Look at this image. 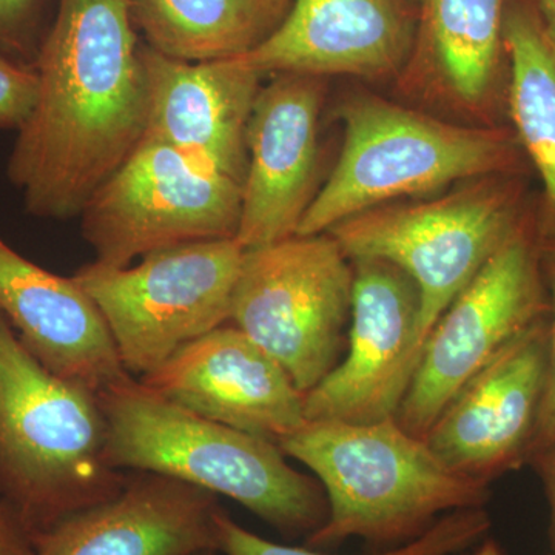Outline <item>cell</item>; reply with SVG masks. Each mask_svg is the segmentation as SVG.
<instances>
[{
  "label": "cell",
  "mask_w": 555,
  "mask_h": 555,
  "mask_svg": "<svg viewBox=\"0 0 555 555\" xmlns=\"http://www.w3.org/2000/svg\"><path fill=\"white\" fill-rule=\"evenodd\" d=\"M243 185L163 142L142 139L80 211L94 261L133 259L201 241L235 238Z\"/></svg>",
  "instance_id": "cell-9"
},
{
  "label": "cell",
  "mask_w": 555,
  "mask_h": 555,
  "mask_svg": "<svg viewBox=\"0 0 555 555\" xmlns=\"http://www.w3.org/2000/svg\"><path fill=\"white\" fill-rule=\"evenodd\" d=\"M350 261L346 358L305 393L308 422L396 418L422 357V301L414 281L383 259Z\"/></svg>",
  "instance_id": "cell-11"
},
{
  "label": "cell",
  "mask_w": 555,
  "mask_h": 555,
  "mask_svg": "<svg viewBox=\"0 0 555 555\" xmlns=\"http://www.w3.org/2000/svg\"><path fill=\"white\" fill-rule=\"evenodd\" d=\"M145 46L185 62L246 56L286 20L292 0H129Z\"/></svg>",
  "instance_id": "cell-20"
},
{
  "label": "cell",
  "mask_w": 555,
  "mask_h": 555,
  "mask_svg": "<svg viewBox=\"0 0 555 555\" xmlns=\"http://www.w3.org/2000/svg\"><path fill=\"white\" fill-rule=\"evenodd\" d=\"M127 478L108 465L96 393L47 371L0 315V502L36 537Z\"/></svg>",
  "instance_id": "cell-4"
},
{
  "label": "cell",
  "mask_w": 555,
  "mask_h": 555,
  "mask_svg": "<svg viewBox=\"0 0 555 555\" xmlns=\"http://www.w3.org/2000/svg\"><path fill=\"white\" fill-rule=\"evenodd\" d=\"M0 555H35V535L0 502Z\"/></svg>",
  "instance_id": "cell-26"
},
{
  "label": "cell",
  "mask_w": 555,
  "mask_h": 555,
  "mask_svg": "<svg viewBox=\"0 0 555 555\" xmlns=\"http://www.w3.org/2000/svg\"><path fill=\"white\" fill-rule=\"evenodd\" d=\"M531 2L535 7L543 25H545L547 35L555 43V0H531Z\"/></svg>",
  "instance_id": "cell-28"
},
{
  "label": "cell",
  "mask_w": 555,
  "mask_h": 555,
  "mask_svg": "<svg viewBox=\"0 0 555 555\" xmlns=\"http://www.w3.org/2000/svg\"><path fill=\"white\" fill-rule=\"evenodd\" d=\"M542 269L547 299H550V317H547L550 320V366H547L545 400H543L534 444H532L529 456L540 448L555 441V241L542 244Z\"/></svg>",
  "instance_id": "cell-25"
},
{
  "label": "cell",
  "mask_w": 555,
  "mask_h": 555,
  "mask_svg": "<svg viewBox=\"0 0 555 555\" xmlns=\"http://www.w3.org/2000/svg\"><path fill=\"white\" fill-rule=\"evenodd\" d=\"M49 0H0V50L31 65L49 30Z\"/></svg>",
  "instance_id": "cell-23"
},
{
  "label": "cell",
  "mask_w": 555,
  "mask_h": 555,
  "mask_svg": "<svg viewBox=\"0 0 555 555\" xmlns=\"http://www.w3.org/2000/svg\"><path fill=\"white\" fill-rule=\"evenodd\" d=\"M0 315L57 377L98 393L130 375L104 317L78 281L39 268L2 240Z\"/></svg>",
  "instance_id": "cell-18"
},
{
  "label": "cell",
  "mask_w": 555,
  "mask_h": 555,
  "mask_svg": "<svg viewBox=\"0 0 555 555\" xmlns=\"http://www.w3.org/2000/svg\"><path fill=\"white\" fill-rule=\"evenodd\" d=\"M96 397L113 469L160 474L229 496L287 540H306L326 524L323 486L288 465L273 441L193 414L131 375Z\"/></svg>",
  "instance_id": "cell-2"
},
{
  "label": "cell",
  "mask_w": 555,
  "mask_h": 555,
  "mask_svg": "<svg viewBox=\"0 0 555 555\" xmlns=\"http://www.w3.org/2000/svg\"><path fill=\"white\" fill-rule=\"evenodd\" d=\"M528 465L534 467L542 480L547 503L551 511V534H553L554 554L555 555V441L540 448L534 454L529 456Z\"/></svg>",
  "instance_id": "cell-27"
},
{
  "label": "cell",
  "mask_w": 555,
  "mask_h": 555,
  "mask_svg": "<svg viewBox=\"0 0 555 555\" xmlns=\"http://www.w3.org/2000/svg\"><path fill=\"white\" fill-rule=\"evenodd\" d=\"M193 555H222L221 551L218 550H207V551H201V553H196Z\"/></svg>",
  "instance_id": "cell-30"
},
{
  "label": "cell",
  "mask_w": 555,
  "mask_h": 555,
  "mask_svg": "<svg viewBox=\"0 0 555 555\" xmlns=\"http://www.w3.org/2000/svg\"><path fill=\"white\" fill-rule=\"evenodd\" d=\"M244 251L235 238L201 241L141 258L134 268L90 262L73 275L98 306L134 378L230 320Z\"/></svg>",
  "instance_id": "cell-7"
},
{
  "label": "cell",
  "mask_w": 555,
  "mask_h": 555,
  "mask_svg": "<svg viewBox=\"0 0 555 555\" xmlns=\"http://www.w3.org/2000/svg\"><path fill=\"white\" fill-rule=\"evenodd\" d=\"M353 264L328 233L244 251L230 320L308 393L338 366L352 305Z\"/></svg>",
  "instance_id": "cell-6"
},
{
  "label": "cell",
  "mask_w": 555,
  "mask_h": 555,
  "mask_svg": "<svg viewBox=\"0 0 555 555\" xmlns=\"http://www.w3.org/2000/svg\"><path fill=\"white\" fill-rule=\"evenodd\" d=\"M547 315L542 244L524 221L427 335L397 422L425 440L460 389Z\"/></svg>",
  "instance_id": "cell-10"
},
{
  "label": "cell",
  "mask_w": 555,
  "mask_h": 555,
  "mask_svg": "<svg viewBox=\"0 0 555 555\" xmlns=\"http://www.w3.org/2000/svg\"><path fill=\"white\" fill-rule=\"evenodd\" d=\"M518 203L513 182L491 177L444 198L371 208L327 233L349 259H383L408 273L425 346L456 295L524 224Z\"/></svg>",
  "instance_id": "cell-8"
},
{
  "label": "cell",
  "mask_w": 555,
  "mask_h": 555,
  "mask_svg": "<svg viewBox=\"0 0 555 555\" xmlns=\"http://www.w3.org/2000/svg\"><path fill=\"white\" fill-rule=\"evenodd\" d=\"M506 0H418L408 65L465 107H480L505 53Z\"/></svg>",
  "instance_id": "cell-19"
},
{
  "label": "cell",
  "mask_w": 555,
  "mask_h": 555,
  "mask_svg": "<svg viewBox=\"0 0 555 555\" xmlns=\"http://www.w3.org/2000/svg\"><path fill=\"white\" fill-rule=\"evenodd\" d=\"M278 447L309 467L326 492L328 517L305 540L310 550H334L350 539L393 550L441 517L491 499L489 485L452 470L396 418L308 422Z\"/></svg>",
  "instance_id": "cell-3"
},
{
  "label": "cell",
  "mask_w": 555,
  "mask_h": 555,
  "mask_svg": "<svg viewBox=\"0 0 555 555\" xmlns=\"http://www.w3.org/2000/svg\"><path fill=\"white\" fill-rule=\"evenodd\" d=\"M324 79L287 73L259 90L247 127V170L235 236L246 250L297 235L315 198Z\"/></svg>",
  "instance_id": "cell-13"
},
{
  "label": "cell",
  "mask_w": 555,
  "mask_h": 555,
  "mask_svg": "<svg viewBox=\"0 0 555 555\" xmlns=\"http://www.w3.org/2000/svg\"><path fill=\"white\" fill-rule=\"evenodd\" d=\"M547 317L474 375L427 433L434 454L455 473L491 485L528 463L546 393Z\"/></svg>",
  "instance_id": "cell-12"
},
{
  "label": "cell",
  "mask_w": 555,
  "mask_h": 555,
  "mask_svg": "<svg viewBox=\"0 0 555 555\" xmlns=\"http://www.w3.org/2000/svg\"><path fill=\"white\" fill-rule=\"evenodd\" d=\"M38 98L7 166L33 217H79L144 139L147 94L129 0H57L33 62Z\"/></svg>",
  "instance_id": "cell-1"
},
{
  "label": "cell",
  "mask_w": 555,
  "mask_h": 555,
  "mask_svg": "<svg viewBox=\"0 0 555 555\" xmlns=\"http://www.w3.org/2000/svg\"><path fill=\"white\" fill-rule=\"evenodd\" d=\"M138 379L193 414L276 444L308 423L305 393L235 326L193 339Z\"/></svg>",
  "instance_id": "cell-14"
},
{
  "label": "cell",
  "mask_w": 555,
  "mask_h": 555,
  "mask_svg": "<svg viewBox=\"0 0 555 555\" xmlns=\"http://www.w3.org/2000/svg\"><path fill=\"white\" fill-rule=\"evenodd\" d=\"M503 43L509 61V112L534 163L547 203L540 244L555 241V43L531 0H506Z\"/></svg>",
  "instance_id": "cell-21"
},
{
  "label": "cell",
  "mask_w": 555,
  "mask_h": 555,
  "mask_svg": "<svg viewBox=\"0 0 555 555\" xmlns=\"http://www.w3.org/2000/svg\"><path fill=\"white\" fill-rule=\"evenodd\" d=\"M218 495L134 470L118 495L35 537V555H193L218 550ZM219 551V550H218Z\"/></svg>",
  "instance_id": "cell-17"
},
{
  "label": "cell",
  "mask_w": 555,
  "mask_h": 555,
  "mask_svg": "<svg viewBox=\"0 0 555 555\" xmlns=\"http://www.w3.org/2000/svg\"><path fill=\"white\" fill-rule=\"evenodd\" d=\"M476 555H503V553L494 540H486L483 545L480 546V550L477 551Z\"/></svg>",
  "instance_id": "cell-29"
},
{
  "label": "cell",
  "mask_w": 555,
  "mask_h": 555,
  "mask_svg": "<svg viewBox=\"0 0 555 555\" xmlns=\"http://www.w3.org/2000/svg\"><path fill=\"white\" fill-rule=\"evenodd\" d=\"M147 94L144 139L171 145L243 185L247 127L261 73L241 57L185 62L139 43Z\"/></svg>",
  "instance_id": "cell-15"
},
{
  "label": "cell",
  "mask_w": 555,
  "mask_h": 555,
  "mask_svg": "<svg viewBox=\"0 0 555 555\" xmlns=\"http://www.w3.org/2000/svg\"><path fill=\"white\" fill-rule=\"evenodd\" d=\"M339 115L341 153L299 222L298 236L327 233L404 196L505 173L517 163L516 145L503 131L443 122L382 98H352Z\"/></svg>",
  "instance_id": "cell-5"
},
{
  "label": "cell",
  "mask_w": 555,
  "mask_h": 555,
  "mask_svg": "<svg viewBox=\"0 0 555 555\" xmlns=\"http://www.w3.org/2000/svg\"><path fill=\"white\" fill-rule=\"evenodd\" d=\"M218 550L222 555H331L324 551L278 545L236 524L228 511L217 514ZM491 528V517L485 507L455 511L441 517L425 535L393 550L371 555H459L480 542Z\"/></svg>",
  "instance_id": "cell-22"
},
{
  "label": "cell",
  "mask_w": 555,
  "mask_h": 555,
  "mask_svg": "<svg viewBox=\"0 0 555 555\" xmlns=\"http://www.w3.org/2000/svg\"><path fill=\"white\" fill-rule=\"evenodd\" d=\"M38 98V75L0 50V129L20 130Z\"/></svg>",
  "instance_id": "cell-24"
},
{
  "label": "cell",
  "mask_w": 555,
  "mask_h": 555,
  "mask_svg": "<svg viewBox=\"0 0 555 555\" xmlns=\"http://www.w3.org/2000/svg\"><path fill=\"white\" fill-rule=\"evenodd\" d=\"M414 0H292L286 20L241 56L266 75L385 78L408 67Z\"/></svg>",
  "instance_id": "cell-16"
}]
</instances>
